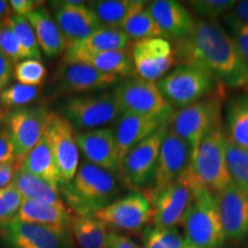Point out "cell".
Masks as SVG:
<instances>
[{
  "mask_svg": "<svg viewBox=\"0 0 248 248\" xmlns=\"http://www.w3.org/2000/svg\"><path fill=\"white\" fill-rule=\"evenodd\" d=\"M173 48L179 64L199 68L219 84L248 92V64L218 21H197L191 35Z\"/></svg>",
  "mask_w": 248,
  "mask_h": 248,
  "instance_id": "1",
  "label": "cell"
},
{
  "mask_svg": "<svg viewBox=\"0 0 248 248\" xmlns=\"http://www.w3.org/2000/svg\"><path fill=\"white\" fill-rule=\"evenodd\" d=\"M59 191L76 215L94 216L115 201L120 186L114 173L86 161L78 167L73 181L61 184Z\"/></svg>",
  "mask_w": 248,
  "mask_h": 248,
  "instance_id": "2",
  "label": "cell"
},
{
  "mask_svg": "<svg viewBox=\"0 0 248 248\" xmlns=\"http://www.w3.org/2000/svg\"><path fill=\"white\" fill-rule=\"evenodd\" d=\"M226 133L222 121L216 123L201 140L193 157V169L200 185L213 194L232 181L226 164Z\"/></svg>",
  "mask_w": 248,
  "mask_h": 248,
  "instance_id": "3",
  "label": "cell"
},
{
  "mask_svg": "<svg viewBox=\"0 0 248 248\" xmlns=\"http://www.w3.org/2000/svg\"><path fill=\"white\" fill-rule=\"evenodd\" d=\"M156 85L170 106L178 109L221 91V84L206 71L187 64H178L157 80Z\"/></svg>",
  "mask_w": 248,
  "mask_h": 248,
  "instance_id": "4",
  "label": "cell"
},
{
  "mask_svg": "<svg viewBox=\"0 0 248 248\" xmlns=\"http://www.w3.org/2000/svg\"><path fill=\"white\" fill-rule=\"evenodd\" d=\"M186 245L198 248L222 247L226 238L219 219L215 195L208 190L198 192L182 223Z\"/></svg>",
  "mask_w": 248,
  "mask_h": 248,
  "instance_id": "5",
  "label": "cell"
},
{
  "mask_svg": "<svg viewBox=\"0 0 248 248\" xmlns=\"http://www.w3.org/2000/svg\"><path fill=\"white\" fill-rule=\"evenodd\" d=\"M202 188L195 176L192 163L177 181L169 184L151 199L153 206V225L162 229L182 225L195 195Z\"/></svg>",
  "mask_w": 248,
  "mask_h": 248,
  "instance_id": "6",
  "label": "cell"
},
{
  "mask_svg": "<svg viewBox=\"0 0 248 248\" xmlns=\"http://www.w3.org/2000/svg\"><path fill=\"white\" fill-rule=\"evenodd\" d=\"M222 92L218 91L173 114L170 126L190 146L193 157L207 132L222 121Z\"/></svg>",
  "mask_w": 248,
  "mask_h": 248,
  "instance_id": "7",
  "label": "cell"
},
{
  "mask_svg": "<svg viewBox=\"0 0 248 248\" xmlns=\"http://www.w3.org/2000/svg\"><path fill=\"white\" fill-rule=\"evenodd\" d=\"M171 120L160 126L150 137L136 145L121 161L119 175L128 187L138 190L151 185L161 146L169 131Z\"/></svg>",
  "mask_w": 248,
  "mask_h": 248,
  "instance_id": "8",
  "label": "cell"
},
{
  "mask_svg": "<svg viewBox=\"0 0 248 248\" xmlns=\"http://www.w3.org/2000/svg\"><path fill=\"white\" fill-rule=\"evenodd\" d=\"M62 113L73 128L89 131L117 121L122 111L114 92H106L71 98L63 105Z\"/></svg>",
  "mask_w": 248,
  "mask_h": 248,
  "instance_id": "9",
  "label": "cell"
},
{
  "mask_svg": "<svg viewBox=\"0 0 248 248\" xmlns=\"http://www.w3.org/2000/svg\"><path fill=\"white\" fill-rule=\"evenodd\" d=\"M49 113L43 105L21 107L7 117V131L14 145L15 160L21 167L26 157L44 136Z\"/></svg>",
  "mask_w": 248,
  "mask_h": 248,
  "instance_id": "10",
  "label": "cell"
},
{
  "mask_svg": "<svg viewBox=\"0 0 248 248\" xmlns=\"http://www.w3.org/2000/svg\"><path fill=\"white\" fill-rule=\"evenodd\" d=\"M113 92L122 113L144 115H167L175 113L155 82L133 77L117 85Z\"/></svg>",
  "mask_w": 248,
  "mask_h": 248,
  "instance_id": "11",
  "label": "cell"
},
{
  "mask_svg": "<svg viewBox=\"0 0 248 248\" xmlns=\"http://www.w3.org/2000/svg\"><path fill=\"white\" fill-rule=\"evenodd\" d=\"M192 163H193V153L190 146L179 138L170 126L161 146L156 169H155L153 181L151 183L148 199L151 200L164 187L177 181Z\"/></svg>",
  "mask_w": 248,
  "mask_h": 248,
  "instance_id": "12",
  "label": "cell"
},
{
  "mask_svg": "<svg viewBox=\"0 0 248 248\" xmlns=\"http://www.w3.org/2000/svg\"><path fill=\"white\" fill-rule=\"evenodd\" d=\"M94 216L117 230L136 232L152 221L153 206L146 194L132 192L100 209Z\"/></svg>",
  "mask_w": 248,
  "mask_h": 248,
  "instance_id": "13",
  "label": "cell"
},
{
  "mask_svg": "<svg viewBox=\"0 0 248 248\" xmlns=\"http://www.w3.org/2000/svg\"><path fill=\"white\" fill-rule=\"evenodd\" d=\"M131 57L136 75L155 83L166 76L177 62L175 48L164 38L137 40L132 45Z\"/></svg>",
  "mask_w": 248,
  "mask_h": 248,
  "instance_id": "14",
  "label": "cell"
},
{
  "mask_svg": "<svg viewBox=\"0 0 248 248\" xmlns=\"http://www.w3.org/2000/svg\"><path fill=\"white\" fill-rule=\"evenodd\" d=\"M45 135L57 161L62 184L70 183L79 167V150L73 126L62 115L49 113Z\"/></svg>",
  "mask_w": 248,
  "mask_h": 248,
  "instance_id": "15",
  "label": "cell"
},
{
  "mask_svg": "<svg viewBox=\"0 0 248 248\" xmlns=\"http://www.w3.org/2000/svg\"><path fill=\"white\" fill-rule=\"evenodd\" d=\"M0 238L6 248H68V231L13 219L0 226Z\"/></svg>",
  "mask_w": 248,
  "mask_h": 248,
  "instance_id": "16",
  "label": "cell"
},
{
  "mask_svg": "<svg viewBox=\"0 0 248 248\" xmlns=\"http://www.w3.org/2000/svg\"><path fill=\"white\" fill-rule=\"evenodd\" d=\"M225 238L232 241L248 239V192L233 183L214 194Z\"/></svg>",
  "mask_w": 248,
  "mask_h": 248,
  "instance_id": "17",
  "label": "cell"
},
{
  "mask_svg": "<svg viewBox=\"0 0 248 248\" xmlns=\"http://www.w3.org/2000/svg\"><path fill=\"white\" fill-rule=\"evenodd\" d=\"M51 4L55 8V21L67 40V47L104 28L92 9L83 1L68 0Z\"/></svg>",
  "mask_w": 248,
  "mask_h": 248,
  "instance_id": "18",
  "label": "cell"
},
{
  "mask_svg": "<svg viewBox=\"0 0 248 248\" xmlns=\"http://www.w3.org/2000/svg\"><path fill=\"white\" fill-rule=\"evenodd\" d=\"M173 114H167V115H144V114L135 113L121 114L114 129L120 163L136 145L150 137L160 126L171 120Z\"/></svg>",
  "mask_w": 248,
  "mask_h": 248,
  "instance_id": "19",
  "label": "cell"
},
{
  "mask_svg": "<svg viewBox=\"0 0 248 248\" xmlns=\"http://www.w3.org/2000/svg\"><path fill=\"white\" fill-rule=\"evenodd\" d=\"M78 150L86 161L107 170L114 175L120 173V160L117 155L114 129L100 128L80 132L75 136Z\"/></svg>",
  "mask_w": 248,
  "mask_h": 248,
  "instance_id": "20",
  "label": "cell"
},
{
  "mask_svg": "<svg viewBox=\"0 0 248 248\" xmlns=\"http://www.w3.org/2000/svg\"><path fill=\"white\" fill-rule=\"evenodd\" d=\"M146 9L167 40L179 42L187 38L197 24L191 12L181 2L173 0H155L147 5Z\"/></svg>",
  "mask_w": 248,
  "mask_h": 248,
  "instance_id": "21",
  "label": "cell"
},
{
  "mask_svg": "<svg viewBox=\"0 0 248 248\" xmlns=\"http://www.w3.org/2000/svg\"><path fill=\"white\" fill-rule=\"evenodd\" d=\"M58 89L61 92L76 93L106 89L116 84L119 77L101 73L84 63H66L58 74Z\"/></svg>",
  "mask_w": 248,
  "mask_h": 248,
  "instance_id": "22",
  "label": "cell"
},
{
  "mask_svg": "<svg viewBox=\"0 0 248 248\" xmlns=\"http://www.w3.org/2000/svg\"><path fill=\"white\" fill-rule=\"evenodd\" d=\"M129 42L130 39L121 30L100 28L85 39L68 46L64 62H71L83 55L126 49Z\"/></svg>",
  "mask_w": 248,
  "mask_h": 248,
  "instance_id": "23",
  "label": "cell"
},
{
  "mask_svg": "<svg viewBox=\"0 0 248 248\" xmlns=\"http://www.w3.org/2000/svg\"><path fill=\"white\" fill-rule=\"evenodd\" d=\"M26 18L35 30L39 47L47 57H58L67 49L66 38L62 35L57 21L51 16L44 6L31 12Z\"/></svg>",
  "mask_w": 248,
  "mask_h": 248,
  "instance_id": "24",
  "label": "cell"
},
{
  "mask_svg": "<svg viewBox=\"0 0 248 248\" xmlns=\"http://www.w3.org/2000/svg\"><path fill=\"white\" fill-rule=\"evenodd\" d=\"M73 215L63 206H52V204L36 202V201L23 200L18 210L16 219L21 222L32 223V224L44 225L57 230L67 231L70 228Z\"/></svg>",
  "mask_w": 248,
  "mask_h": 248,
  "instance_id": "25",
  "label": "cell"
},
{
  "mask_svg": "<svg viewBox=\"0 0 248 248\" xmlns=\"http://www.w3.org/2000/svg\"><path fill=\"white\" fill-rule=\"evenodd\" d=\"M89 7L104 28L121 30L135 14L147 7L144 0H98L89 2Z\"/></svg>",
  "mask_w": 248,
  "mask_h": 248,
  "instance_id": "26",
  "label": "cell"
},
{
  "mask_svg": "<svg viewBox=\"0 0 248 248\" xmlns=\"http://www.w3.org/2000/svg\"><path fill=\"white\" fill-rule=\"evenodd\" d=\"M225 133L229 140L248 151V92H240L225 105Z\"/></svg>",
  "mask_w": 248,
  "mask_h": 248,
  "instance_id": "27",
  "label": "cell"
},
{
  "mask_svg": "<svg viewBox=\"0 0 248 248\" xmlns=\"http://www.w3.org/2000/svg\"><path fill=\"white\" fill-rule=\"evenodd\" d=\"M20 169L44 179L45 182L58 187L62 184L57 161L45 133L21 164Z\"/></svg>",
  "mask_w": 248,
  "mask_h": 248,
  "instance_id": "28",
  "label": "cell"
},
{
  "mask_svg": "<svg viewBox=\"0 0 248 248\" xmlns=\"http://www.w3.org/2000/svg\"><path fill=\"white\" fill-rule=\"evenodd\" d=\"M66 63H84L91 66L105 74H110L117 77H129L136 75L131 57V51H108L101 53L83 55Z\"/></svg>",
  "mask_w": 248,
  "mask_h": 248,
  "instance_id": "29",
  "label": "cell"
},
{
  "mask_svg": "<svg viewBox=\"0 0 248 248\" xmlns=\"http://www.w3.org/2000/svg\"><path fill=\"white\" fill-rule=\"evenodd\" d=\"M13 184L23 197V200L36 201L52 206H63L60 191L55 185L49 184L44 179L31 175L30 172L18 169L13 178Z\"/></svg>",
  "mask_w": 248,
  "mask_h": 248,
  "instance_id": "30",
  "label": "cell"
},
{
  "mask_svg": "<svg viewBox=\"0 0 248 248\" xmlns=\"http://www.w3.org/2000/svg\"><path fill=\"white\" fill-rule=\"evenodd\" d=\"M70 228L79 248H107V225L95 216H74Z\"/></svg>",
  "mask_w": 248,
  "mask_h": 248,
  "instance_id": "31",
  "label": "cell"
},
{
  "mask_svg": "<svg viewBox=\"0 0 248 248\" xmlns=\"http://www.w3.org/2000/svg\"><path fill=\"white\" fill-rule=\"evenodd\" d=\"M121 31L129 39H135L136 42L141 39L164 38L162 30L146 8L130 17L121 28Z\"/></svg>",
  "mask_w": 248,
  "mask_h": 248,
  "instance_id": "32",
  "label": "cell"
},
{
  "mask_svg": "<svg viewBox=\"0 0 248 248\" xmlns=\"http://www.w3.org/2000/svg\"><path fill=\"white\" fill-rule=\"evenodd\" d=\"M7 21L17 37L24 60L27 59L40 60L42 52H40L38 40H37L35 30L32 29L26 16H18L14 14L11 15Z\"/></svg>",
  "mask_w": 248,
  "mask_h": 248,
  "instance_id": "33",
  "label": "cell"
},
{
  "mask_svg": "<svg viewBox=\"0 0 248 248\" xmlns=\"http://www.w3.org/2000/svg\"><path fill=\"white\" fill-rule=\"evenodd\" d=\"M226 164L232 183L248 192V151L238 147L228 139Z\"/></svg>",
  "mask_w": 248,
  "mask_h": 248,
  "instance_id": "34",
  "label": "cell"
},
{
  "mask_svg": "<svg viewBox=\"0 0 248 248\" xmlns=\"http://www.w3.org/2000/svg\"><path fill=\"white\" fill-rule=\"evenodd\" d=\"M186 241L177 228L147 226L144 230V248H185Z\"/></svg>",
  "mask_w": 248,
  "mask_h": 248,
  "instance_id": "35",
  "label": "cell"
},
{
  "mask_svg": "<svg viewBox=\"0 0 248 248\" xmlns=\"http://www.w3.org/2000/svg\"><path fill=\"white\" fill-rule=\"evenodd\" d=\"M40 91L39 86L24 85L16 83L0 92V102L6 108L26 107L38 97Z\"/></svg>",
  "mask_w": 248,
  "mask_h": 248,
  "instance_id": "36",
  "label": "cell"
},
{
  "mask_svg": "<svg viewBox=\"0 0 248 248\" xmlns=\"http://www.w3.org/2000/svg\"><path fill=\"white\" fill-rule=\"evenodd\" d=\"M237 2L234 0H193L187 4L201 20L217 21V18L230 13Z\"/></svg>",
  "mask_w": 248,
  "mask_h": 248,
  "instance_id": "37",
  "label": "cell"
},
{
  "mask_svg": "<svg viewBox=\"0 0 248 248\" xmlns=\"http://www.w3.org/2000/svg\"><path fill=\"white\" fill-rule=\"evenodd\" d=\"M13 75L21 84L40 86L46 77V68L40 60L28 59L15 64Z\"/></svg>",
  "mask_w": 248,
  "mask_h": 248,
  "instance_id": "38",
  "label": "cell"
},
{
  "mask_svg": "<svg viewBox=\"0 0 248 248\" xmlns=\"http://www.w3.org/2000/svg\"><path fill=\"white\" fill-rule=\"evenodd\" d=\"M7 18L0 22V53L4 54L14 66L24 59L17 37L9 26Z\"/></svg>",
  "mask_w": 248,
  "mask_h": 248,
  "instance_id": "39",
  "label": "cell"
},
{
  "mask_svg": "<svg viewBox=\"0 0 248 248\" xmlns=\"http://www.w3.org/2000/svg\"><path fill=\"white\" fill-rule=\"evenodd\" d=\"M223 20L229 28L230 36L233 39L238 51L248 64V23L240 20L232 11L224 15Z\"/></svg>",
  "mask_w": 248,
  "mask_h": 248,
  "instance_id": "40",
  "label": "cell"
},
{
  "mask_svg": "<svg viewBox=\"0 0 248 248\" xmlns=\"http://www.w3.org/2000/svg\"><path fill=\"white\" fill-rule=\"evenodd\" d=\"M0 198L5 201L6 204L12 209V212L16 214L17 216L18 210L21 208V204L23 202V197L18 192L16 186L13 183H11V184L2 187L0 190Z\"/></svg>",
  "mask_w": 248,
  "mask_h": 248,
  "instance_id": "41",
  "label": "cell"
},
{
  "mask_svg": "<svg viewBox=\"0 0 248 248\" xmlns=\"http://www.w3.org/2000/svg\"><path fill=\"white\" fill-rule=\"evenodd\" d=\"M16 163L14 145L7 130H0V163Z\"/></svg>",
  "mask_w": 248,
  "mask_h": 248,
  "instance_id": "42",
  "label": "cell"
},
{
  "mask_svg": "<svg viewBox=\"0 0 248 248\" xmlns=\"http://www.w3.org/2000/svg\"><path fill=\"white\" fill-rule=\"evenodd\" d=\"M8 2L15 15L18 16H27L31 12L45 4L42 0H11Z\"/></svg>",
  "mask_w": 248,
  "mask_h": 248,
  "instance_id": "43",
  "label": "cell"
},
{
  "mask_svg": "<svg viewBox=\"0 0 248 248\" xmlns=\"http://www.w3.org/2000/svg\"><path fill=\"white\" fill-rule=\"evenodd\" d=\"M107 248H141L139 247L135 241L125 237V235L119 234L116 232H108L107 237Z\"/></svg>",
  "mask_w": 248,
  "mask_h": 248,
  "instance_id": "44",
  "label": "cell"
},
{
  "mask_svg": "<svg viewBox=\"0 0 248 248\" xmlns=\"http://www.w3.org/2000/svg\"><path fill=\"white\" fill-rule=\"evenodd\" d=\"M20 166L17 163H0V190L13 182Z\"/></svg>",
  "mask_w": 248,
  "mask_h": 248,
  "instance_id": "45",
  "label": "cell"
},
{
  "mask_svg": "<svg viewBox=\"0 0 248 248\" xmlns=\"http://www.w3.org/2000/svg\"><path fill=\"white\" fill-rule=\"evenodd\" d=\"M13 63L4 54L0 53V92L6 89V85L13 75Z\"/></svg>",
  "mask_w": 248,
  "mask_h": 248,
  "instance_id": "46",
  "label": "cell"
},
{
  "mask_svg": "<svg viewBox=\"0 0 248 248\" xmlns=\"http://www.w3.org/2000/svg\"><path fill=\"white\" fill-rule=\"evenodd\" d=\"M15 218H16V214L12 212V209L6 204L5 201L0 198V226L7 224Z\"/></svg>",
  "mask_w": 248,
  "mask_h": 248,
  "instance_id": "47",
  "label": "cell"
},
{
  "mask_svg": "<svg viewBox=\"0 0 248 248\" xmlns=\"http://www.w3.org/2000/svg\"><path fill=\"white\" fill-rule=\"evenodd\" d=\"M232 12L237 15L240 20L244 22L248 23V0H244V1H238Z\"/></svg>",
  "mask_w": 248,
  "mask_h": 248,
  "instance_id": "48",
  "label": "cell"
},
{
  "mask_svg": "<svg viewBox=\"0 0 248 248\" xmlns=\"http://www.w3.org/2000/svg\"><path fill=\"white\" fill-rule=\"evenodd\" d=\"M9 2L5 0H0V22L11 16V9H9Z\"/></svg>",
  "mask_w": 248,
  "mask_h": 248,
  "instance_id": "49",
  "label": "cell"
},
{
  "mask_svg": "<svg viewBox=\"0 0 248 248\" xmlns=\"http://www.w3.org/2000/svg\"><path fill=\"white\" fill-rule=\"evenodd\" d=\"M185 248H198V247H193V246H188V245H186ZM217 248H224V247H217Z\"/></svg>",
  "mask_w": 248,
  "mask_h": 248,
  "instance_id": "50",
  "label": "cell"
}]
</instances>
